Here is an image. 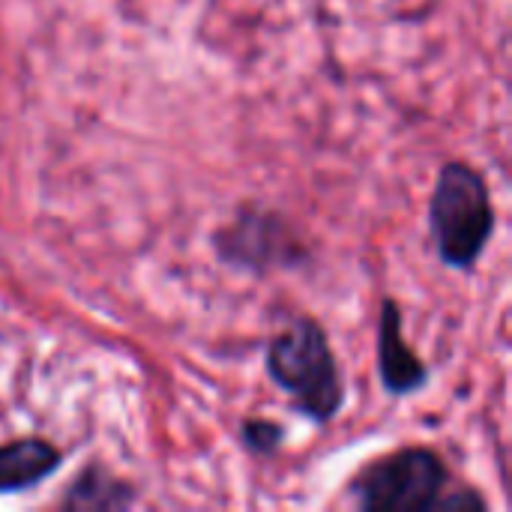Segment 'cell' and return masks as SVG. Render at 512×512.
Returning a JSON list of instances; mask_svg holds the SVG:
<instances>
[{"label":"cell","instance_id":"5","mask_svg":"<svg viewBox=\"0 0 512 512\" xmlns=\"http://www.w3.org/2000/svg\"><path fill=\"white\" fill-rule=\"evenodd\" d=\"M378 375L390 396H411L429 384V366L408 348L402 333V309L393 297H384L378 318Z\"/></svg>","mask_w":512,"mask_h":512},{"label":"cell","instance_id":"1","mask_svg":"<svg viewBox=\"0 0 512 512\" xmlns=\"http://www.w3.org/2000/svg\"><path fill=\"white\" fill-rule=\"evenodd\" d=\"M267 375L312 423H330L345 405V381L321 321L303 315L276 333L264 354Z\"/></svg>","mask_w":512,"mask_h":512},{"label":"cell","instance_id":"4","mask_svg":"<svg viewBox=\"0 0 512 512\" xmlns=\"http://www.w3.org/2000/svg\"><path fill=\"white\" fill-rule=\"evenodd\" d=\"M213 249L225 267L252 276L297 270L309 261V249L297 228L282 213L261 204H243L237 216L213 234Z\"/></svg>","mask_w":512,"mask_h":512},{"label":"cell","instance_id":"3","mask_svg":"<svg viewBox=\"0 0 512 512\" xmlns=\"http://www.w3.org/2000/svg\"><path fill=\"white\" fill-rule=\"evenodd\" d=\"M450 486L444 459L429 447H402L369 462L348 486L363 512H438Z\"/></svg>","mask_w":512,"mask_h":512},{"label":"cell","instance_id":"2","mask_svg":"<svg viewBox=\"0 0 512 512\" xmlns=\"http://www.w3.org/2000/svg\"><path fill=\"white\" fill-rule=\"evenodd\" d=\"M429 234L435 255L450 270H474L495 234L492 189L471 162L450 159L429 198Z\"/></svg>","mask_w":512,"mask_h":512},{"label":"cell","instance_id":"6","mask_svg":"<svg viewBox=\"0 0 512 512\" xmlns=\"http://www.w3.org/2000/svg\"><path fill=\"white\" fill-rule=\"evenodd\" d=\"M60 465L63 453L48 438L30 435L0 444V495H18L33 489L54 477Z\"/></svg>","mask_w":512,"mask_h":512},{"label":"cell","instance_id":"8","mask_svg":"<svg viewBox=\"0 0 512 512\" xmlns=\"http://www.w3.org/2000/svg\"><path fill=\"white\" fill-rule=\"evenodd\" d=\"M240 441L255 456H276L285 444V426L276 420L249 417L240 423Z\"/></svg>","mask_w":512,"mask_h":512},{"label":"cell","instance_id":"7","mask_svg":"<svg viewBox=\"0 0 512 512\" xmlns=\"http://www.w3.org/2000/svg\"><path fill=\"white\" fill-rule=\"evenodd\" d=\"M138 492L132 483L114 477L102 465H87L63 492L60 510L66 512H117L129 510L135 504Z\"/></svg>","mask_w":512,"mask_h":512}]
</instances>
